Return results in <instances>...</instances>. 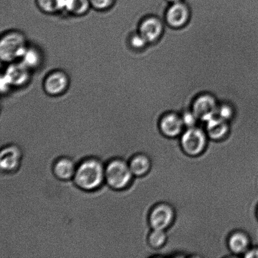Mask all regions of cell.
Instances as JSON below:
<instances>
[{"label": "cell", "instance_id": "11", "mask_svg": "<svg viewBox=\"0 0 258 258\" xmlns=\"http://www.w3.org/2000/svg\"><path fill=\"white\" fill-rule=\"evenodd\" d=\"M22 154L20 149L15 146L5 147L1 152L0 166L3 171L10 172L15 170L19 166Z\"/></svg>", "mask_w": 258, "mask_h": 258}, {"label": "cell", "instance_id": "19", "mask_svg": "<svg viewBox=\"0 0 258 258\" xmlns=\"http://www.w3.org/2000/svg\"><path fill=\"white\" fill-rule=\"evenodd\" d=\"M22 58V62L29 69L37 67L40 61L39 53L34 49H27Z\"/></svg>", "mask_w": 258, "mask_h": 258}, {"label": "cell", "instance_id": "12", "mask_svg": "<svg viewBox=\"0 0 258 258\" xmlns=\"http://www.w3.org/2000/svg\"><path fill=\"white\" fill-rule=\"evenodd\" d=\"M184 123L182 118L175 113H168L161 118L160 127L164 135L174 138L181 133Z\"/></svg>", "mask_w": 258, "mask_h": 258}, {"label": "cell", "instance_id": "8", "mask_svg": "<svg viewBox=\"0 0 258 258\" xmlns=\"http://www.w3.org/2000/svg\"><path fill=\"white\" fill-rule=\"evenodd\" d=\"M173 219V210L167 205L162 204L152 211L150 223L154 229L164 230L170 226Z\"/></svg>", "mask_w": 258, "mask_h": 258}, {"label": "cell", "instance_id": "17", "mask_svg": "<svg viewBox=\"0 0 258 258\" xmlns=\"http://www.w3.org/2000/svg\"><path fill=\"white\" fill-rule=\"evenodd\" d=\"M90 0H65L64 10L77 15L85 14L90 5Z\"/></svg>", "mask_w": 258, "mask_h": 258}, {"label": "cell", "instance_id": "18", "mask_svg": "<svg viewBox=\"0 0 258 258\" xmlns=\"http://www.w3.org/2000/svg\"><path fill=\"white\" fill-rule=\"evenodd\" d=\"M38 5L42 11L54 13L64 10L65 0H37Z\"/></svg>", "mask_w": 258, "mask_h": 258}, {"label": "cell", "instance_id": "9", "mask_svg": "<svg viewBox=\"0 0 258 258\" xmlns=\"http://www.w3.org/2000/svg\"><path fill=\"white\" fill-rule=\"evenodd\" d=\"M69 84L68 76L62 72H55L47 76L44 82L45 92L50 95L61 94Z\"/></svg>", "mask_w": 258, "mask_h": 258}, {"label": "cell", "instance_id": "6", "mask_svg": "<svg viewBox=\"0 0 258 258\" xmlns=\"http://www.w3.org/2000/svg\"><path fill=\"white\" fill-rule=\"evenodd\" d=\"M189 18L190 11L189 7L182 2L172 4L166 14L167 24L174 29H179L185 26Z\"/></svg>", "mask_w": 258, "mask_h": 258}, {"label": "cell", "instance_id": "26", "mask_svg": "<svg viewBox=\"0 0 258 258\" xmlns=\"http://www.w3.org/2000/svg\"><path fill=\"white\" fill-rule=\"evenodd\" d=\"M245 257L247 258H258V248L247 251L245 254Z\"/></svg>", "mask_w": 258, "mask_h": 258}, {"label": "cell", "instance_id": "24", "mask_svg": "<svg viewBox=\"0 0 258 258\" xmlns=\"http://www.w3.org/2000/svg\"><path fill=\"white\" fill-rule=\"evenodd\" d=\"M181 118L184 125L188 126L189 128L194 127L198 119L193 112L184 113L183 117Z\"/></svg>", "mask_w": 258, "mask_h": 258}, {"label": "cell", "instance_id": "28", "mask_svg": "<svg viewBox=\"0 0 258 258\" xmlns=\"http://www.w3.org/2000/svg\"><path fill=\"white\" fill-rule=\"evenodd\" d=\"M257 216H258V212H257Z\"/></svg>", "mask_w": 258, "mask_h": 258}, {"label": "cell", "instance_id": "1", "mask_svg": "<svg viewBox=\"0 0 258 258\" xmlns=\"http://www.w3.org/2000/svg\"><path fill=\"white\" fill-rule=\"evenodd\" d=\"M74 178L76 184L81 189L93 190L99 188L105 179L104 167L97 159H85L76 169Z\"/></svg>", "mask_w": 258, "mask_h": 258}, {"label": "cell", "instance_id": "5", "mask_svg": "<svg viewBox=\"0 0 258 258\" xmlns=\"http://www.w3.org/2000/svg\"><path fill=\"white\" fill-rule=\"evenodd\" d=\"M218 107L214 97L211 95L204 94L195 100L192 105V112L198 119L207 122L217 115Z\"/></svg>", "mask_w": 258, "mask_h": 258}, {"label": "cell", "instance_id": "13", "mask_svg": "<svg viewBox=\"0 0 258 258\" xmlns=\"http://www.w3.org/2000/svg\"><path fill=\"white\" fill-rule=\"evenodd\" d=\"M76 168L74 162L68 158L57 159L53 167V171L57 178L61 180H68L74 178Z\"/></svg>", "mask_w": 258, "mask_h": 258}, {"label": "cell", "instance_id": "27", "mask_svg": "<svg viewBox=\"0 0 258 258\" xmlns=\"http://www.w3.org/2000/svg\"><path fill=\"white\" fill-rule=\"evenodd\" d=\"M167 2L171 3L172 4H176V3L180 2L182 0H166Z\"/></svg>", "mask_w": 258, "mask_h": 258}, {"label": "cell", "instance_id": "4", "mask_svg": "<svg viewBox=\"0 0 258 258\" xmlns=\"http://www.w3.org/2000/svg\"><path fill=\"white\" fill-rule=\"evenodd\" d=\"M206 144V134L198 128H189L182 136V148L189 155H199L203 152Z\"/></svg>", "mask_w": 258, "mask_h": 258}, {"label": "cell", "instance_id": "2", "mask_svg": "<svg viewBox=\"0 0 258 258\" xmlns=\"http://www.w3.org/2000/svg\"><path fill=\"white\" fill-rule=\"evenodd\" d=\"M105 180L111 188L122 189L130 184L133 178L129 164L120 159L110 161L105 168Z\"/></svg>", "mask_w": 258, "mask_h": 258}, {"label": "cell", "instance_id": "23", "mask_svg": "<svg viewBox=\"0 0 258 258\" xmlns=\"http://www.w3.org/2000/svg\"><path fill=\"white\" fill-rule=\"evenodd\" d=\"M113 0H90L92 6L98 10H105L112 5Z\"/></svg>", "mask_w": 258, "mask_h": 258}, {"label": "cell", "instance_id": "7", "mask_svg": "<svg viewBox=\"0 0 258 258\" xmlns=\"http://www.w3.org/2000/svg\"><path fill=\"white\" fill-rule=\"evenodd\" d=\"M164 26L158 18L150 17L146 18L141 23L139 26V34L148 43L157 41L163 35Z\"/></svg>", "mask_w": 258, "mask_h": 258}, {"label": "cell", "instance_id": "14", "mask_svg": "<svg viewBox=\"0 0 258 258\" xmlns=\"http://www.w3.org/2000/svg\"><path fill=\"white\" fill-rule=\"evenodd\" d=\"M229 130L227 121L215 116L207 122V131L209 136L214 139H221L226 136Z\"/></svg>", "mask_w": 258, "mask_h": 258}, {"label": "cell", "instance_id": "22", "mask_svg": "<svg viewBox=\"0 0 258 258\" xmlns=\"http://www.w3.org/2000/svg\"><path fill=\"white\" fill-rule=\"evenodd\" d=\"M148 43L146 39H144L139 33L138 34L134 35L131 37V45L136 49H143L144 47H145Z\"/></svg>", "mask_w": 258, "mask_h": 258}, {"label": "cell", "instance_id": "10", "mask_svg": "<svg viewBox=\"0 0 258 258\" xmlns=\"http://www.w3.org/2000/svg\"><path fill=\"white\" fill-rule=\"evenodd\" d=\"M29 68L24 63H13L8 67L5 77L11 86L20 87L25 84L30 78Z\"/></svg>", "mask_w": 258, "mask_h": 258}, {"label": "cell", "instance_id": "20", "mask_svg": "<svg viewBox=\"0 0 258 258\" xmlns=\"http://www.w3.org/2000/svg\"><path fill=\"white\" fill-rule=\"evenodd\" d=\"M166 241V234L164 230L154 229L149 237V243L154 248L163 246Z\"/></svg>", "mask_w": 258, "mask_h": 258}, {"label": "cell", "instance_id": "15", "mask_svg": "<svg viewBox=\"0 0 258 258\" xmlns=\"http://www.w3.org/2000/svg\"><path fill=\"white\" fill-rule=\"evenodd\" d=\"M128 164L133 175L138 176L144 175L151 168L150 160L143 154L133 157Z\"/></svg>", "mask_w": 258, "mask_h": 258}, {"label": "cell", "instance_id": "3", "mask_svg": "<svg viewBox=\"0 0 258 258\" xmlns=\"http://www.w3.org/2000/svg\"><path fill=\"white\" fill-rule=\"evenodd\" d=\"M24 35L18 32L5 35L0 43V56L5 62H12L22 57L26 50Z\"/></svg>", "mask_w": 258, "mask_h": 258}, {"label": "cell", "instance_id": "25", "mask_svg": "<svg viewBox=\"0 0 258 258\" xmlns=\"http://www.w3.org/2000/svg\"><path fill=\"white\" fill-rule=\"evenodd\" d=\"M10 86H11V85H10V83L8 82L7 78H5V76H3L1 80V88L2 92H4V91H7Z\"/></svg>", "mask_w": 258, "mask_h": 258}, {"label": "cell", "instance_id": "16", "mask_svg": "<svg viewBox=\"0 0 258 258\" xmlns=\"http://www.w3.org/2000/svg\"><path fill=\"white\" fill-rule=\"evenodd\" d=\"M229 246L235 253L240 254L246 252L249 246L248 237L241 232L232 234L229 239Z\"/></svg>", "mask_w": 258, "mask_h": 258}, {"label": "cell", "instance_id": "21", "mask_svg": "<svg viewBox=\"0 0 258 258\" xmlns=\"http://www.w3.org/2000/svg\"><path fill=\"white\" fill-rule=\"evenodd\" d=\"M232 114H233V111L229 105H222L219 107L217 110V115L226 121L232 117Z\"/></svg>", "mask_w": 258, "mask_h": 258}]
</instances>
